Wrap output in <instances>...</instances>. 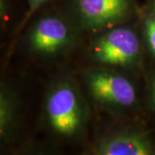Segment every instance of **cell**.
Masks as SVG:
<instances>
[{
  "label": "cell",
  "mask_w": 155,
  "mask_h": 155,
  "mask_svg": "<svg viewBox=\"0 0 155 155\" xmlns=\"http://www.w3.org/2000/svg\"><path fill=\"white\" fill-rule=\"evenodd\" d=\"M95 57L110 65H126L138 56L140 42L135 33L125 28H115L95 45Z\"/></svg>",
  "instance_id": "cell-1"
},
{
  "label": "cell",
  "mask_w": 155,
  "mask_h": 155,
  "mask_svg": "<svg viewBox=\"0 0 155 155\" xmlns=\"http://www.w3.org/2000/svg\"><path fill=\"white\" fill-rule=\"evenodd\" d=\"M47 112L51 125L62 134H72L80 124L77 96L72 88L66 85L51 93L47 103Z\"/></svg>",
  "instance_id": "cell-2"
},
{
  "label": "cell",
  "mask_w": 155,
  "mask_h": 155,
  "mask_svg": "<svg viewBox=\"0 0 155 155\" xmlns=\"http://www.w3.org/2000/svg\"><path fill=\"white\" fill-rule=\"evenodd\" d=\"M89 87L98 99L121 106L132 105L135 90L127 78L110 72H97L89 78Z\"/></svg>",
  "instance_id": "cell-3"
},
{
  "label": "cell",
  "mask_w": 155,
  "mask_h": 155,
  "mask_svg": "<svg viewBox=\"0 0 155 155\" xmlns=\"http://www.w3.org/2000/svg\"><path fill=\"white\" fill-rule=\"evenodd\" d=\"M81 16L93 27H102L125 17L130 0H77Z\"/></svg>",
  "instance_id": "cell-4"
},
{
  "label": "cell",
  "mask_w": 155,
  "mask_h": 155,
  "mask_svg": "<svg viewBox=\"0 0 155 155\" xmlns=\"http://www.w3.org/2000/svg\"><path fill=\"white\" fill-rule=\"evenodd\" d=\"M67 25L56 17H46L36 24L31 35V44L38 51L52 53L66 43Z\"/></svg>",
  "instance_id": "cell-5"
},
{
  "label": "cell",
  "mask_w": 155,
  "mask_h": 155,
  "mask_svg": "<svg viewBox=\"0 0 155 155\" xmlns=\"http://www.w3.org/2000/svg\"><path fill=\"white\" fill-rule=\"evenodd\" d=\"M97 152L101 155H147L152 153V148L140 135L122 134L107 140Z\"/></svg>",
  "instance_id": "cell-6"
},
{
  "label": "cell",
  "mask_w": 155,
  "mask_h": 155,
  "mask_svg": "<svg viewBox=\"0 0 155 155\" xmlns=\"http://www.w3.org/2000/svg\"><path fill=\"white\" fill-rule=\"evenodd\" d=\"M146 30L150 48L155 54V18H150L147 21Z\"/></svg>",
  "instance_id": "cell-7"
},
{
  "label": "cell",
  "mask_w": 155,
  "mask_h": 155,
  "mask_svg": "<svg viewBox=\"0 0 155 155\" xmlns=\"http://www.w3.org/2000/svg\"><path fill=\"white\" fill-rule=\"evenodd\" d=\"M28 1H29V4H30V7L31 8H35L39 5H41L42 2H44L45 0H28Z\"/></svg>",
  "instance_id": "cell-8"
},
{
  "label": "cell",
  "mask_w": 155,
  "mask_h": 155,
  "mask_svg": "<svg viewBox=\"0 0 155 155\" xmlns=\"http://www.w3.org/2000/svg\"><path fill=\"white\" fill-rule=\"evenodd\" d=\"M152 8L155 13V0H152Z\"/></svg>",
  "instance_id": "cell-9"
},
{
  "label": "cell",
  "mask_w": 155,
  "mask_h": 155,
  "mask_svg": "<svg viewBox=\"0 0 155 155\" xmlns=\"http://www.w3.org/2000/svg\"><path fill=\"white\" fill-rule=\"evenodd\" d=\"M153 99H154V104H155V83L153 85Z\"/></svg>",
  "instance_id": "cell-10"
}]
</instances>
